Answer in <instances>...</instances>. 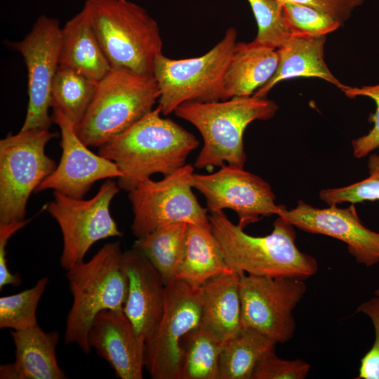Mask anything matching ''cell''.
Masks as SVG:
<instances>
[{"instance_id":"obj_6","label":"cell","mask_w":379,"mask_h":379,"mask_svg":"<svg viewBox=\"0 0 379 379\" xmlns=\"http://www.w3.org/2000/svg\"><path fill=\"white\" fill-rule=\"evenodd\" d=\"M160 95L153 75L112 69L98 81L76 132L88 147H100L153 109Z\"/></svg>"},{"instance_id":"obj_9","label":"cell","mask_w":379,"mask_h":379,"mask_svg":"<svg viewBox=\"0 0 379 379\" xmlns=\"http://www.w3.org/2000/svg\"><path fill=\"white\" fill-rule=\"evenodd\" d=\"M120 187L107 179L90 199H77L58 191L46 208L56 220L62 235L60 265L67 270L84 258L95 242L109 237H122L123 233L110 213V204Z\"/></svg>"},{"instance_id":"obj_37","label":"cell","mask_w":379,"mask_h":379,"mask_svg":"<svg viewBox=\"0 0 379 379\" xmlns=\"http://www.w3.org/2000/svg\"><path fill=\"white\" fill-rule=\"evenodd\" d=\"M281 2L297 3L315 8L332 16L342 25L349 20L353 11L364 0H278Z\"/></svg>"},{"instance_id":"obj_32","label":"cell","mask_w":379,"mask_h":379,"mask_svg":"<svg viewBox=\"0 0 379 379\" xmlns=\"http://www.w3.org/2000/svg\"><path fill=\"white\" fill-rule=\"evenodd\" d=\"M367 167L368 176L352 185L338 188L322 190L319 198L327 205H338L379 200V155L370 154Z\"/></svg>"},{"instance_id":"obj_1","label":"cell","mask_w":379,"mask_h":379,"mask_svg":"<svg viewBox=\"0 0 379 379\" xmlns=\"http://www.w3.org/2000/svg\"><path fill=\"white\" fill-rule=\"evenodd\" d=\"M161 114L157 106L99 147L98 154L116 163L122 173L117 182L120 189L129 192L153 174L175 172L198 147L192 133Z\"/></svg>"},{"instance_id":"obj_28","label":"cell","mask_w":379,"mask_h":379,"mask_svg":"<svg viewBox=\"0 0 379 379\" xmlns=\"http://www.w3.org/2000/svg\"><path fill=\"white\" fill-rule=\"evenodd\" d=\"M98 81L59 65L51 92V107L62 112L75 129L81 122L95 94Z\"/></svg>"},{"instance_id":"obj_34","label":"cell","mask_w":379,"mask_h":379,"mask_svg":"<svg viewBox=\"0 0 379 379\" xmlns=\"http://www.w3.org/2000/svg\"><path fill=\"white\" fill-rule=\"evenodd\" d=\"M310 370L307 362L300 359H281L273 352L259 361L251 379H304Z\"/></svg>"},{"instance_id":"obj_22","label":"cell","mask_w":379,"mask_h":379,"mask_svg":"<svg viewBox=\"0 0 379 379\" xmlns=\"http://www.w3.org/2000/svg\"><path fill=\"white\" fill-rule=\"evenodd\" d=\"M276 49L255 44L237 43L222 84V100L251 96L273 76L278 66Z\"/></svg>"},{"instance_id":"obj_26","label":"cell","mask_w":379,"mask_h":379,"mask_svg":"<svg viewBox=\"0 0 379 379\" xmlns=\"http://www.w3.org/2000/svg\"><path fill=\"white\" fill-rule=\"evenodd\" d=\"M187 227L186 222L168 225L134 242L133 248L148 258L165 285L176 277L185 253Z\"/></svg>"},{"instance_id":"obj_13","label":"cell","mask_w":379,"mask_h":379,"mask_svg":"<svg viewBox=\"0 0 379 379\" xmlns=\"http://www.w3.org/2000/svg\"><path fill=\"white\" fill-rule=\"evenodd\" d=\"M62 27L58 19L40 15L20 41L7 42L22 56L27 70L28 105L20 128L49 129L53 81L59 66Z\"/></svg>"},{"instance_id":"obj_18","label":"cell","mask_w":379,"mask_h":379,"mask_svg":"<svg viewBox=\"0 0 379 379\" xmlns=\"http://www.w3.org/2000/svg\"><path fill=\"white\" fill-rule=\"evenodd\" d=\"M123 259L128 279L123 310L145 342L162 317L166 285L157 270L138 250L124 251Z\"/></svg>"},{"instance_id":"obj_16","label":"cell","mask_w":379,"mask_h":379,"mask_svg":"<svg viewBox=\"0 0 379 379\" xmlns=\"http://www.w3.org/2000/svg\"><path fill=\"white\" fill-rule=\"evenodd\" d=\"M277 215L305 232L323 234L343 241L359 264L371 267L379 262V233L362 223L354 204L345 208H338L337 205L319 208L299 200L291 210L280 205Z\"/></svg>"},{"instance_id":"obj_31","label":"cell","mask_w":379,"mask_h":379,"mask_svg":"<svg viewBox=\"0 0 379 379\" xmlns=\"http://www.w3.org/2000/svg\"><path fill=\"white\" fill-rule=\"evenodd\" d=\"M284 18L292 34L326 36L342 25L332 16L315 8L291 2H281Z\"/></svg>"},{"instance_id":"obj_20","label":"cell","mask_w":379,"mask_h":379,"mask_svg":"<svg viewBox=\"0 0 379 379\" xmlns=\"http://www.w3.org/2000/svg\"><path fill=\"white\" fill-rule=\"evenodd\" d=\"M326 36L292 34L277 51L279 61L272 78L253 96L266 98L279 82L296 77H317L340 88L346 86L331 73L324 60Z\"/></svg>"},{"instance_id":"obj_17","label":"cell","mask_w":379,"mask_h":379,"mask_svg":"<svg viewBox=\"0 0 379 379\" xmlns=\"http://www.w3.org/2000/svg\"><path fill=\"white\" fill-rule=\"evenodd\" d=\"M88 343L109 363L116 377L143 378L145 342L137 334L124 310L99 312L91 326Z\"/></svg>"},{"instance_id":"obj_7","label":"cell","mask_w":379,"mask_h":379,"mask_svg":"<svg viewBox=\"0 0 379 379\" xmlns=\"http://www.w3.org/2000/svg\"><path fill=\"white\" fill-rule=\"evenodd\" d=\"M237 32L228 28L223 38L205 54L175 60L159 55L153 76L160 95L158 107L168 115L185 102L222 100V84L237 45Z\"/></svg>"},{"instance_id":"obj_29","label":"cell","mask_w":379,"mask_h":379,"mask_svg":"<svg viewBox=\"0 0 379 379\" xmlns=\"http://www.w3.org/2000/svg\"><path fill=\"white\" fill-rule=\"evenodd\" d=\"M48 283L41 278L31 288L0 298V328L23 330L38 325L36 309Z\"/></svg>"},{"instance_id":"obj_19","label":"cell","mask_w":379,"mask_h":379,"mask_svg":"<svg viewBox=\"0 0 379 379\" xmlns=\"http://www.w3.org/2000/svg\"><path fill=\"white\" fill-rule=\"evenodd\" d=\"M15 361L0 366L1 379H65L55 350L60 339L56 331L46 332L39 325L12 331Z\"/></svg>"},{"instance_id":"obj_4","label":"cell","mask_w":379,"mask_h":379,"mask_svg":"<svg viewBox=\"0 0 379 379\" xmlns=\"http://www.w3.org/2000/svg\"><path fill=\"white\" fill-rule=\"evenodd\" d=\"M119 241L105 244L89 260L66 270L73 301L68 313L64 341L91 352L88 333L102 310H123L128 279Z\"/></svg>"},{"instance_id":"obj_36","label":"cell","mask_w":379,"mask_h":379,"mask_svg":"<svg viewBox=\"0 0 379 379\" xmlns=\"http://www.w3.org/2000/svg\"><path fill=\"white\" fill-rule=\"evenodd\" d=\"M31 220V218L22 221H14L8 223H0V289L6 285L18 286L21 283L19 274H12L7 265L6 245L11 237L18 230H20Z\"/></svg>"},{"instance_id":"obj_3","label":"cell","mask_w":379,"mask_h":379,"mask_svg":"<svg viewBox=\"0 0 379 379\" xmlns=\"http://www.w3.org/2000/svg\"><path fill=\"white\" fill-rule=\"evenodd\" d=\"M278 105L266 98L233 97L207 102H185L175 115L190 123L201 133L204 144L194 166L198 169L225 164L244 168L246 161L243 134L255 120L274 116Z\"/></svg>"},{"instance_id":"obj_35","label":"cell","mask_w":379,"mask_h":379,"mask_svg":"<svg viewBox=\"0 0 379 379\" xmlns=\"http://www.w3.org/2000/svg\"><path fill=\"white\" fill-rule=\"evenodd\" d=\"M366 314L374 328L375 340L371 349L361 359L357 379H379V298L375 296L360 304L356 310Z\"/></svg>"},{"instance_id":"obj_38","label":"cell","mask_w":379,"mask_h":379,"mask_svg":"<svg viewBox=\"0 0 379 379\" xmlns=\"http://www.w3.org/2000/svg\"><path fill=\"white\" fill-rule=\"evenodd\" d=\"M375 295L379 298V288L375 291Z\"/></svg>"},{"instance_id":"obj_15","label":"cell","mask_w":379,"mask_h":379,"mask_svg":"<svg viewBox=\"0 0 379 379\" xmlns=\"http://www.w3.org/2000/svg\"><path fill=\"white\" fill-rule=\"evenodd\" d=\"M51 119L60 130L62 156L58 166L41 182L35 193L53 190L83 199L95 182L122 176L116 163L88 148L79 138L73 123L62 112L53 109Z\"/></svg>"},{"instance_id":"obj_27","label":"cell","mask_w":379,"mask_h":379,"mask_svg":"<svg viewBox=\"0 0 379 379\" xmlns=\"http://www.w3.org/2000/svg\"><path fill=\"white\" fill-rule=\"evenodd\" d=\"M225 341L201 322L182 341L183 352L180 379H219Z\"/></svg>"},{"instance_id":"obj_33","label":"cell","mask_w":379,"mask_h":379,"mask_svg":"<svg viewBox=\"0 0 379 379\" xmlns=\"http://www.w3.org/2000/svg\"><path fill=\"white\" fill-rule=\"evenodd\" d=\"M342 91L350 98H369L376 105L375 112L368 117V121L373 124L372 128L368 133L352 140L353 155L361 159L379 147V84L361 87L346 86Z\"/></svg>"},{"instance_id":"obj_12","label":"cell","mask_w":379,"mask_h":379,"mask_svg":"<svg viewBox=\"0 0 379 379\" xmlns=\"http://www.w3.org/2000/svg\"><path fill=\"white\" fill-rule=\"evenodd\" d=\"M306 290L303 279L241 272L242 327L251 328L277 343L288 342L295 331L293 311Z\"/></svg>"},{"instance_id":"obj_11","label":"cell","mask_w":379,"mask_h":379,"mask_svg":"<svg viewBox=\"0 0 379 379\" xmlns=\"http://www.w3.org/2000/svg\"><path fill=\"white\" fill-rule=\"evenodd\" d=\"M201 318V286L178 279L166 285L162 317L145 344V367L152 378H181L182 341Z\"/></svg>"},{"instance_id":"obj_30","label":"cell","mask_w":379,"mask_h":379,"mask_svg":"<svg viewBox=\"0 0 379 379\" xmlns=\"http://www.w3.org/2000/svg\"><path fill=\"white\" fill-rule=\"evenodd\" d=\"M247 1L258 25V33L253 41L277 49L292 35L284 18L281 2L278 0Z\"/></svg>"},{"instance_id":"obj_5","label":"cell","mask_w":379,"mask_h":379,"mask_svg":"<svg viewBox=\"0 0 379 379\" xmlns=\"http://www.w3.org/2000/svg\"><path fill=\"white\" fill-rule=\"evenodd\" d=\"M112 69L153 75L163 42L157 21L129 0H86L83 7Z\"/></svg>"},{"instance_id":"obj_8","label":"cell","mask_w":379,"mask_h":379,"mask_svg":"<svg viewBox=\"0 0 379 379\" xmlns=\"http://www.w3.org/2000/svg\"><path fill=\"white\" fill-rule=\"evenodd\" d=\"M55 133L32 128L0 140V223L25 220L29 196L56 168L45 152Z\"/></svg>"},{"instance_id":"obj_24","label":"cell","mask_w":379,"mask_h":379,"mask_svg":"<svg viewBox=\"0 0 379 379\" xmlns=\"http://www.w3.org/2000/svg\"><path fill=\"white\" fill-rule=\"evenodd\" d=\"M230 270L211 226L188 224L185 253L175 279L200 287Z\"/></svg>"},{"instance_id":"obj_2","label":"cell","mask_w":379,"mask_h":379,"mask_svg":"<svg viewBox=\"0 0 379 379\" xmlns=\"http://www.w3.org/2000/svg\"><path fill=\"white\" fill-rule=\"evenodd\" d=\"M209 220L223 258L232 270L303 280L318 271L316 259L296 246L295 227L281 216L273 222L272 232L263 237L246 234L223 211L211 213Z\"/></svg>"},{"instance_id":"obj_23","label":"cell","mask_w":379,"mask_h":379,"mask_svg":"<svg viewBox=\"0 0 379 379\" xmlns=\"http://www.w3.org/2000/svg\"><path fill=\"white\" fill-rule=\"evenodd\" d=\"M240 276V272L230 270L210 279L201 286V322L225 342L242 328Z\"/></svg>"},{"instance_id":"obj_14","label":"cell","mask_w":379,"mask_h":379,"mask_svg":"<svg viewBox=\"0 0 379 379\" xmlns=\"http://www.w3.org/2000/svg\"><path fill=\"white\" fill-rule=\"evenodd\" d=\"M192 185L205 197L210 213L231 209L242 229L280 210L270 184L244 168L223 164L213 173H194Z\"/></svg>"},{"instance_id":"obj_10","label":"cell","mask_w":379,"mask_h":379,"mask_svg":"<svg viewBox=\"0 0 379 379\" xmlns=\"http://www.w3.org/2000/svg\"><path fill=\"white\" fill-rule=\"evenodd\" d=\"M193 173L194 168L185 165L159 181L147 179L128 192L133 213L131 231L135 237L178 222L211 226L208 209L192 192Z\"/></svg>"},{"instance_id":"obj_25","label":"cell","mask_w":379,"mask_h":379,"mask_svg":"<svg viewBox=\"0 0 379 379\" xmlns=\"http://www.w3.org/2000/svg\"><path fill=\"white\" fill-rule=\"evenodd\" d=\"M277 344L274 340L251 328L242 327L224 343L219 379H251L259 361L275 352Z\"/></svg>"},{"instance_id":"obj_21","label":"cell","mask_w":379,"mask_h":379,"mask_svg":"<svg viewBox=\"0 0 379 379\" xmlns=\"http://www.w3.org/2000/svg\"><path fill=\"white\" fill-rule=\"evenodd\" d=\"M59 65L96 81L112 69L84 8L62 27Z\"/></svg>"}]
</instances>
